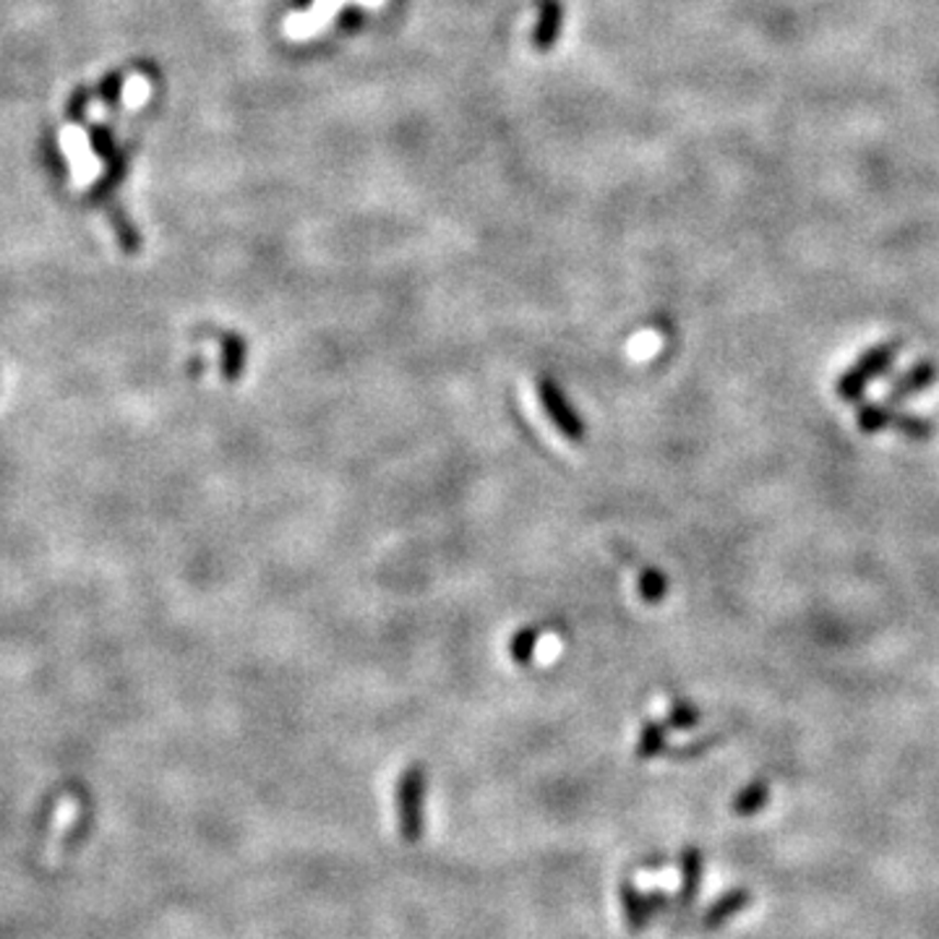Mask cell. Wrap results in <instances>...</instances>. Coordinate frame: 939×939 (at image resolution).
Returning <instances> with one entry per match:
<instances>
[{"label":"cell","mask_w":939,"mask_h":939,"mask_svg":"<svg viewBox=\"0 0 939 939\" xmlns=\"http://www.w3.org/2000/svg\"><path fill=\"white\" fill-rule=\"evenodd\" d=\"M893 352H895V345L877 347V350L869 352V356L863 358L861 363L856 366V369L848 373L846 381H843V384H841V390H843V392L859 390V386H861L863 381H867L869 376H872V373H880L882 369H888V363H890V360H893Z\"/></svg>","instance_id":"5b68a950"},{"label":"cell","mask_w":939,"mask_h":939,"mask_svg":"<svg viewBox=\"0 0 939 939\" xmlns=\"http://www.w3.org/2000/svg\"><path fill=\"white\" fill-rule=\"evenodd\" d=\"M124 77H126L124 71H113V73H107V77L100 81L97 94H100V100L105 102L107 107H118L120 94H124Z\"/></svg>","instance_id":"4fadbf2b"},{"label":"cell","mask_w":939,"mask_h":939,"mask_svg":"<svg viewBox=\"0 0 939 939\" xmlns=\"http://www.w3.org/2000/svg\"><path fill=\"white\" fill-rule=\"evenodd\" d=\"M622 903H624L626 916H629V921H631V929L642 927L645 914H650L648 901H645V897L639 895L637 890L631 888V884H624V888H622Z\"/></svg>","instance_id":"8fae6325"},{"label":"cell","mask_w":939,"mask_h":939,"mask_svg":"<svg viewBox=\"0 0 939 939\" xmlns=\"http://www.w3.org/2000/svg\"><path fill=\"white\" fill-rule=\"evenodd\" d=\"M105 212H107V217H111V224L115 230V237H118L120 248H124L126 254H139L141 235H139V230H136V224L128 220L126 209H120L118 201H107Z\"/></svg>","instance_id":"8992f818"},{"label":"cell","mask_w":939,"mask_h":939,"mask_svg":"<svg viewBox=\"0 0 939 939\" xmlns=\"http://www.w3.org/2000/svg\"><path fill=\"white\" fill-rule=\"evenodd\" d=\"M105 165H107L105 175H102V178L94 183V188L90 194L92 201L107 199V194H111V190L126 178V173H128V152L126 149H118V152H115L111 160L105 162Z\"/></svg>","instance_id":"52a82bcc"},{"label":"cell","mask_w":939,"mask_h":939,"mask_svg":"<svg viewBox=\"0 0 939 939\" xmlns=\"http://www.w3.org/2000/svg\"><path fill=\"white\" fill-rule=\"evenodd\" d=\"M697 720H699L697 707L689 705V703H673L671 710H669V718H665V723H669L671 728H692V726H697Z\"/></svg>","instance_id":"5bb4252c"},{"label":"cell","mask_w":939,"mask_h":939,"mask_svg":"<svg viewBox=\"0 0 939 939\" xmlns=\"http://www.w3.org/2000/svg\"><path fill=\"white\" fill-rule=\"evenodd\" d=\"M541 5V16L533 32L535 50H550L556 39H559L561 22H564V5L561 0H537Z\"/></svg>","instance_id":"3957f363"},{"label":"cell","mask_w":939,"mask_h":939,"mask_svg":"<svg viewBox=\"0 0 939 939\" xmlns=\"http://www.w3.org/2000/svg\"><path fill=\"white\" fill-rule=\"evenodd\" d=\"M663 746H665V726L652 723V720L650 723H645L637 741V757L639 760L656 757L658 752H663Z\"/></svg>","instance_id":"9c48e42d"},{"label":"cell","mask_w":939,"mask_h":939,"mask_svg":"<svg viewBox=\"0 0 939 939\" xmlns=\"http://www.w3.org/2000/svg\"><path fill=\"white\" fill-rule=\"evenodd\" d=\"M90 97H92V92L84 90V86L73 90L71 100H68V107H66V115L73 120V124H84L86 105H90Z\"/></svg>","instance_id":"9a60e30c"},{"label":"cell","mask_w":939,"mask_h":939,"mask_svg":"<svg viewBox=\"0 0 939 939\" xmlns=\"http://www.w3.org/2000/svg\"><path fill=\"white\" fill-rule=\"evenodd\" d=\"M217 339H220L222 379L233 384V381L241 379L243 369H246L248 345H246V339H243L241 335H235V332H222V335Z\"/></svg>","instance_id":"277c9868"},{"label":"cell","mask_w":939,"mask_h":939,"mask_svg":"<svg viewBox=\"0 0 939 939\" xmlns=\"http://www.w3.org/2000/svg\"><path fill=\"white\" fill-rule=\"evenodd\" d=\"M543 631H546V626L543 624H533L525 626V629H520L512 637V645H509V656H512L514 663H530V658H533L537 639H541Z\"/></svg>","instance_id":"ba28073f"},{"label":"cell","mask_w":939,"mask_h":939,"mask_svg":"<svg viewBox=\"0 0 939 939\" xmlns=\"http://www.w3.org/2000/svg\"><path fill=\"white\" fill-rule=\"evenodd\" d=\"M535 386H537V399H541L543 410H546L550 424L559 428L571 444H582L584 437H588V426H584L580 413L571 407L567 394L561 392V386L548 376L537 379Z\"/></svg>","instance_id":"7a4b0ae2"},{"label":"cell","mask_w":939,"mask_h":939,"mask_svg":"<svg viewBox=\"0 0 939 939\" xmlns=\"http://www.w3.org/2000/svg\"><path fill=\"white\" fill-rule=\"evenodd\" d=\"M90 141H92L94 154H97L102 162H107L115 152H118V147H115V139H113V131L102 124L90 126Z\"/></svg>","instance_id":"7c38bea8"},{"label":"cell","mask_w":939,"mask_h":939,"mask_svg":"<svg viewBox=\"0 0 939 939\" xmlns=\"http://www.w3.org/2000/svg\"><path fill=\"white\" fill-rule=\"evenodd\" d=\"M665 593H669V582H665V577L652 567L642 569V575H639V595H642L645 601L658 603L663 601Z\"/></svg>","instance_id":"30bf717a"},{"label":"cell","mask_w":939,"mask_h":939,"mask_svg":"<svg viewBox=\"0 0 939 939\" xmlns=\"http://www.w3.org/2000/svg\"><path fill=\"white\" fill-rule=\"evenodd\" d=\"M424 799H426V770L413 765L397 782V814L399 833L407 843H418L424 835Z\"/></svg>","instance_id":"6da1fadb"}]
</instances>
